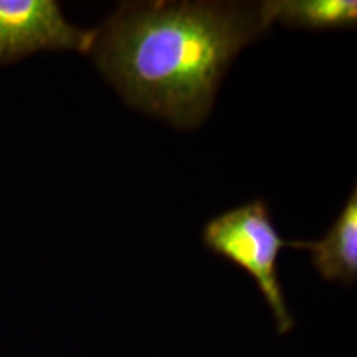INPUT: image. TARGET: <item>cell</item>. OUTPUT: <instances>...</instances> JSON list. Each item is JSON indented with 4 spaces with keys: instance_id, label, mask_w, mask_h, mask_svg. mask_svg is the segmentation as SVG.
Here are the masks:
<instances>
[{
    "instance_id": "6da1fadb",
    "label": "cell",
    "mask_w": 357,
    "mask_h": 357,
    "mask_svg": "<svg viewBox=\"0 0 357 357\" xmlns=\"http://www.w3.org/2000/svg\"><path fill=\"white\" fill-rule=\"evenodd\" d=\"M96 30L98 70L134 109L194 129L211 113L227 70L265 35L260 3L121 2Z\"/></svg>"
},
{
    "instance_id": "7a4b0ae2",
    "label": "cell",
    "mask_w": 357,
    "mask_h": 357,
    "mask_svg": "<svg viewBox=\"0 0 357 357\" xmlns=\"http://www.w3.org/2000/svg\"><path fill=\"white\" fill-rule=\"evenodd\" d=\"M204 245L255 280L275 318L276 331H291L294 321L288 310L278 278V257L289 242L276 230L270 208L263 200L230 208L213 217L204 227Z\"/></svg>"
},
{
    "instance_id": "3957f363",
    "label": "cell",
    "mask_w": 357,
    "mask_h": 357,
    "mask_svg": "<svg viewBox=\"0 0 357 357\" xmlns=\"http://www.w3.org/2000/svg\"><path fill=\"white\" fill-rule=\"evenodd\" d=\"M96 30L65 19L55 0H0V63L8 65L38 52L91 53Z\"/></svg>"
},
{
    "instance_id": "277c9868",
    "label": "cell",
    "mask_w": 357,
    "mask_h": 357,
    "mask_svg": "<svg viewBox=\"0 0 357 357\" xmlns=\"http://www.w3.org/2000/svg\"><path fill=\"white\" fill-rule=\"evenodd\" d=\"M291 248L311 252L312 266L328 281L354 284L357 280V187L321 240H296Z\"/></svg>"
},
{
    "instance_id": "5b68a950",
    "label": "cell",
    "mask_w": 357,
    "mask_h": 357,
    "mask_svg": "<svg viewBox=\"0 0 357 357\" xmlns=\"http://www.w3.org/2000/svg\"><path fill=\"white\" fill-rule=\"evenodd\" d=\"M261 19L270 29L275 22L311 30L354 29L356 0H266L260 2Z\"/></svg>"
}]
</instances>
